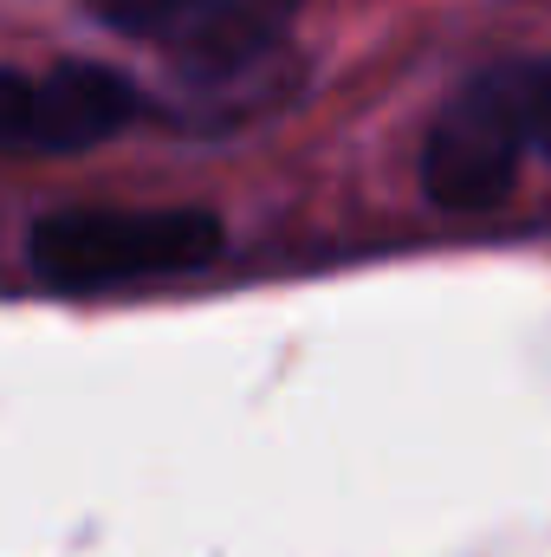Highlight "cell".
Instances as JSON below:
<instances>
[{
	"mask_svg": "<svg viewBox=\"0 0 551 557\" xmlns=\"http://www.w3.org/2000/svg\"><path fill=\"white\" fill-rule=\"evenodd\" d=\"M228 247L215 208H59L26 234V267L46 285L98 292L137 278L201 273Z\"/></svg>",
	"mask_w": 551,
	"mask_h": 557,
	"instance_id": "cell-1",
	"label": "cell"
},
{
	"mask_svg": "<svg viewBox=\"0 0 551 557\" xmlns=\"http://www.w3.org/2000/svg\"><path fill=\"white\" fill-rule=\"evenodd\" d=\"M526 117H532V149L551 156V59H526Z\"/></svg>",
	"mask_w": 551,
	"mask_h": 557,
	"instance_id": "cell-5",
	"label": "cell"
},
{
	"mask_svg": "<svg viewBox=\"0 0 551 557\" xmlns=\"http://www.w3.org/2000/svg\"><path fill=\"white\" fill-rule=\"evenodd\" d=\"M305 0H91L98 26L175 59L188 78H241L279 52Z\"/></svg>",
	"mask_w": 551,
	"mask_h": 557,
	"instance_id": "cell-3",
	"label": "cell"
},
{
	"mask_svg": "<svg viewBox=\"0 0 551 557\" xmlns=\"http://www.w3.org/2000/svg\"><path fill=\"white\" fill-rule=\"evenodd\" d=\"M532 156L526 117V59L474 72L421 137V195L448 214H487L519 188Z\"/></svg>",
	"mask_w": 551,
	"mask_h": 557,
	"instance_id": "cell-2",
	"label": "cell"
},
{
	"mask_svg": "<svg viewBox=\"0 0 551 557\" xmlns=\"http://www.w3.org/2000/svg\"><path fill=\"white\" fill-rule=\"evenodd\" d=\"M143 111V91L91 59L46 72L0 65V156H78L124 137Z\"/></svg>",
	"mask_w": 551,
	"mask_h": 557,
	"instance_id": "cell-4",
	"label": "cell"
}]
</instances>
